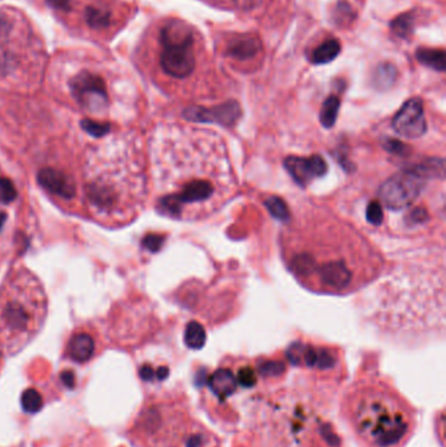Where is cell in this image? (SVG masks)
<instances>
[{
	"mask_svg": "<svg viewBox=\"0 0 446 447\" xmlns=\"http://www.w3.org/2000/svg\"><path fill=\"white\" fill-rule=\"evenodd\" d=\"M160 41L164 47L192 45V32L179 20H173L162 27Z\"/></svg>",
	"mask_w": 446,
	"mask_h": 447,
	"instance_id": "cell-11",
	"label": "cell"
},
{
	"mask_svg": "<svg viewBox=\"0 0 446 447\" xmlns=\"http://www.w3.org/2000/svg\"><path fill=\"white\" fill-rule=\"evenodd\" d=\"M17 198V190L8 178L0 176V203H12Z\"/></svg>",
	"mask_w": 446,
	"mask_h": 447,
	"instance_id": "cell-22",
	"label": "cell"
},
{
	"mask_svg": "<svg viewBox=\"0 0 446 447\" xmlns=\"http://www.w3.org/2000/svg\"><path fill=\"white\" fill-rule=\"evenodd\" d=\"M12 24L5 14H0V42L5 41L11 33Z\"/></svg>",
	"mask_w": 446,
	"mask_h": 447,
	"instance_id": "cell-28",
	"label": "cell"
},
{
	"mask_svg": "<svg viewBox=\"0 0 446 447\" xmlns=\"http://www.w3.org/2000/svg\"><path fill=\"white\" fill-rule=\"evenodd\" d=\"M240 7H245V8H252L254 5H257L259 0H234Z\"/></svg>",
	"mask_w": 446,
	"mask_h": 447,
	"instance_id": "cell-30",
	"label": "cell"
},
{
	"mask_svg": "<svg viewBox=\"0 0 446 447\" xmlns=\"http://www.w3.org/2000/svg\"><path fill=\"white\" fill-rule=\"evenodd\" d=\"M340 53V43L337 40H328L318 46L311 55L314 65H326L333 62Z\"/></svg>",
	"mask_w": 446,
	"mask_h": 447,
	"instance_id": "cell-16",
	"label": "cell"
},
{
	"mask_svg": "<svg viewBox=\"0 0 446 447\" xmlns=\"http://www.w3.org/2000/svg\"><path fill=\"white\" fill-rule=\"evenodd\" d=\"M5 220H7V214H4V212H0V231H1V228L4 227V222H5Z\"/></svg>",
	"mask_w": 446,
	"mask_h": 447,
	"instance_id": "cell-31",
	"label": "cell"
},
{
	"mask_svg": "<svg viewBox=\"0 0 446 447\" xmlns=\"http://www.w3.org/2000/svg\"><path fill=\"white\" fill-rule=\"evenodd\" d=\"M46 1L52 8L55 10L68 11L71 8V0H46Z\"/></svg>",
	"mask_w": 446,
	"mask_h": 447,
	"instance_id": "cell-29",
	"label": "cell"
},
{
	"mask_svg": "<svg viewBox=\"0 0 446 447\" xmlns=\"http://www.w3.org/2000/svg\"><path fill=\"white\" fill-rule=\"evenodd\" d=\"M394 131L405 139L420 137L427 130L423 102L419 98H411L395 114L392 119Z\"/></svg>",
	"mask_w": 446,
	"mask_h": 447,
	"instance_id": "cell-7",
	"label": "cell"
},
{
	"mask_svg": "<svg viewBox=\"0 0 446 447\" xmlns=\"http://www.w3.org/2000/svg\"><path fill=\"white\" fill-rule=\"evenodd\" d=\"M395 80V68L392 65H382L377 69V82L385 87L386 84H392Z\"/></svg>",
	"mask_w": 446,
	"mask_h": 447,
	"instance_id": "cell-25",
	"label": "cell"
},
{
	"mask_svg": "<svg viewBox=\"0 0 446 447\" xmlns=\"http://www.w3.org/2000/svg\"><path fill=\"white\" fill-rule=\"evenodd\" d=\"M1 328L10 338L8 341L14 345L23 343L33 330V317L32 312L20 301H10L0 314Z\"/></svg>",
	"mask_w": 446,
	"mask_h": 447,
	"instance_id": "cell-6",
	"label": "cell"
},
{
	"mask_svg": "<svg viewBox=\"0 0 446 447\" xmlns=\"http://www.w3.org/2000/svg\"><path fill=\"white\" fill-rule=\"evenodd\" d=\"M87 196L98 211H110L117 203V196L114 190L105 183H92L87 186Z\"/></svg>",
	"mask_w": 446,
	"mask_h": 447,
	"instance_id": "cell-14",
	"label": "cell"
},
{
	"mask_svg": "<svg viewBox=\"0 0 446 447\" xmlns=\"http://www.w3.org/2000/svg\"><path fill=\"white\" fill-rule=\"evenodd\" d=\"M343 415L365 447H402L415 429L414 409L381 382H361L346 395Z\"/></svg>",
	"mask_w": 446,
	"mask_h": 447,
	"instance_id": "cell-2",
	"label": "cell"
},
{
	"mask_svg": "<svg viewBox=\"0 0 446 447\" xmlns=\"http://www.w3.org/2000/svg\"><path fill=\"white\" fill-rule=\"evenodd\" d=\"M339 106L340 101L338 97L331 95L324 101V106L321 108V122L324 127H333L335 119L338 117Z\"/></svg>",
	"mask_w": 446,
	"mask_h": 447,
	"instance_id": "cell-20",
	"label": "cell"
},
{
	"mask_svg": "<svg viewBox=\"0 0 446 447\" xmlns=\"http://www.w3.org/2000/svg\"><path fill=\"white\" fill-rule=\"evenodd\" d=\"M259 50H260V41L256 36L252 34H243L234 37L227 47L228 55L240 60L253 58L254 55L259 53Z\"/></svg>",
	"mask_w": 446,
	"mask_h": 447,
	"instance_id": "cell-12",
	"label": "cell"
},
{
	"mask_svg": "<svg viewBox=\"0 0 446 447\" xmlns=\"http://www.w3.org/2000/svg\"><path fill=\"white\" fill-rule=\"evenodd\" d=\"M414 24H415L414 14L408 12V14H399L398 17H395L392 20L390 27H392V33L395 36H398L399 38H407V37H410V34L414 30Z\"/></svg>",
	"mask_w": 446,
	"mask_h": 447,
	"instance_id": "cell-18",
	"label": "cell"
},
{
	"mask_svg": "<svg viewBox=\"0 0 446 447\" xmlns=\"http://www.w3.org/2000/svg\"><path fill=\"white\" fill-rule=\"evenodd\" d=\"M37 181L45 190L63 199H72L76 194L74 179L54 168H43L37 176Z\"/></svg>",
	"mask_w": 446,
	"mask_h": 447,
	"instance_id": "cell-9",
	"label": "cell"
},
{
	"mask_svg": "<svg viewBox=\"0 0 446 447\" xmlns=\"http://www.w3.org/2000/svg\"><path fill=\"white\" fill-rule=\"evenodd\" d=\"M285 165L289 173L298 181V183L311 182L313 178L321 176L327 170V166L321 157H311V159H298L291 157L285 161Z\"/></svg>",
	"mask_w": 446,
	"mask_h": 447,
	"instance_id": "cell-10",
	"label": "cell"
},
{
	"mask_svg": "<svg viewBox=\"0 0 446 447\" xmlns=\"http://www.w3.org/2000/svg\"><path fill=\"white\" fill-rule=\"evenodd\" d=\"M69 88L75 100L85 108L98 111L107 108L108 105L105 82L102 78L89 71H82L78 73L69 82Z\"/></svg>",
	"mask_w": 446,
	"mask_h": 447,
	"instance_id": "cell-5",
	"label": "cell"
},
{
	"mask_svg": "<svg viewBox=\"0 0 446 447\" xmlns=\"http://www.w3.org/2000/svg\"><path fill=\"white\" fill-rule=\"evenodd\" d=\"M81 127H82V130L85 133H88L89 135L95 136V137L107 135L110 131V124L109 123L96 122V121H91V119L81 121Z\"/></svg>",
	"mask_w": 446,
	"mask_h": 447,
	"instance_id": "cell-21",
	"label": "cell"
},
{
	"mask_svg": "<svg viewBox=\"0 0 446 447\" xmlns=\"http://www.w3.org/2000/svg\"><path fill=\"white\" fill-rule=\"evenodd\" d=\"M111 16L107 8L98 5H89L85 10V21L87 24L93 29L101 30L107 29L110 25Z\"/></svg>",
	"mask_w": 446,
	"mask_h": 447,
	"instance_id": "cell-17",
	"label": "cell"
},
{
	"mask_svg": "<svg viewBox=\"0 0 446 447\" xmlns=\"http://www.w3.org/2000/svg\"><path fill=\"white\" fill-rule=\"evenodd\" d=\"M182 144L186 161L181 182L175 192L157 202L162 215L173 218L195 220L217 211L233 194L236 179L228 152L219 135L201 133L186 135Z\"/></svg>",
	"mask_w": 446,
	"mask_h": 447,
	"instance_id": "cell-1",
	"label": "cell"
},
{
	"mask_svg": "<svg viewBox=\"0 0 446 447\" xmlns=\"http://www.w3.org/2000/svg\"><path fill=\"white\" fill-rule=\"evenodd\" d=\"M164 240H165L164 236H160V234H147L143 238L142 244H143V247H146L149 251L156 253L161 249Z\"/></svg>",
	"mask_w": 446,
	"mask_h": 447,
	"instance_id": "cell-27",
	"label": "cell"
},
{
	"mask_svg": "<svg viewBox=\"0 0 446 447\" xmlns=\"http://www.w3.org/2000/svg\"><path fill=\"white\" fill-rule=\"evenodd\" d=\"M23 404L29 412H34V411L40 409L41 404H42L40 393H37L33 390H29L23 396Z\"/></svg>",
	"mask_w": 446,
	"mask_h": 447,
	"instance_id": "cell-24",
	"label": "cell"
},
{
	"mask_svg": "<svg viewBox=\"0 0 446 447\" xmlns=\"http://www.w3.org/2000/svg\"><path fill=\"white\" fill-rule=\"evenodd\" d=\"M267 207L271 211V214L280 220H287L289 214H288V209H287V205L285 203H283L280 199L278 198H270L267 200Z\"/></svg>",
	"mask_w": 446,
	"mask_h": 447,
	"instance_id": "cell-23",
	"label": "cell"
},
{
	"mask_svg": "<svg viewBox=\"0 0 446 447\" xmlns=\"http://www.w3.org/2000/svg\"><path fill=\"white\" fill-rule=\"evenodd\" d=\"M160 65L164 72H166L172 78H188L195 68V55L192 51V45L164 47L160 56Z\"/></svg>",
	"mask_w": 446,
	"mask_h": 447,
	"instance_id": "cell-8",
	"label": "cell"
},
{
	"mask_svg": "<svg viewBox=\"0 0 446 447\" xmlns=\"http://www.w3.org/2000/svg\"><path fill=\"white\" fill-rule=\"evenodd\" d=\"M416 58L421 65L444 72L446 69V55L441 49H424L421 47L416 53Z\"/></svg>",
	"mask_w": 446,
	"mask_h": 447,
	"instance_id": "cell-15",
	"label": "cell"
},
{
	"mask_svg": "<svg viewBox=\"0 0 446 447\" xmlns=\"http://www.w3.org/2000/svg\"><path fill=\"white\" fill-rule=\"evenodd\" d=\"M185 341L190 348L201 349L205 341V332H204L203 325H199L198 322L189 323L186 327V332H185Z\"/></svg>",
	"mask_w": 446,
	"mask_h": 447,
	"instance_id": "cell-19",
	"label": "cell"
},
{
	"mask_svg": "<svg viewBox=\"0 0 446 447\" xmlns=\"http://www.w3.org/2000/svg\"><path fill=\"white\" fill-rule=\"evenodd\" d=\"M424 187V178L415 172H402L383 182L379 196L392 211H401L414 203Z\"/></svg>",
	"mask_w": 446,
	"mask_h": 447,
	"instance_id": "cell-4",
	"label": "cell"
},
{
	"mask_svg": "<svg viewBox=\"0 0 446 447\" xmlns=\"http://www.w3.org/2000/svg\"><path fill=\"white\" fill-rule=\"evenodd\" d=\"M366 218L370 224H375V225H379L383 220V214H382V207L381 204L377 203V202H373V203L369 204L368 205V209H366Z\"/></svg>",
	"mask_w": 446,
	"mask_h": 447,
	"instance_id": "cell-26",
	"label": "cell"
},
{
	"mask_svg": "<svg viewBox=\"0 0 446 447\" xmlns=\"http://www.w3.org/2000/svg\"><path fill=\"white\" fill-rule=\"evenodd\" d=\"M67 353L74 361L87 363L95 353V340L88 334H76L68 343Z\"/></svg>",
	"mask_w": 446,
	"mask_h": 447,
	"instance_id": "cell-13",
	"label": "cell"
},
{
	"mask_svg": "<svg viewBox=\"0 0 446 447\" xmlns=\"http://www.w3.org/2000/svg\"><path fill=\"white\" fill-rule=\"evenodd\" d=\"M137 447H195L186 409L175 399L155 396L140 406L127 431Z\"/></svg>",
	"mask_w": 446,
	"mask_h": 447,
	"instance_id": "cell-3",
	"label": "cell"
}]
</instances>
